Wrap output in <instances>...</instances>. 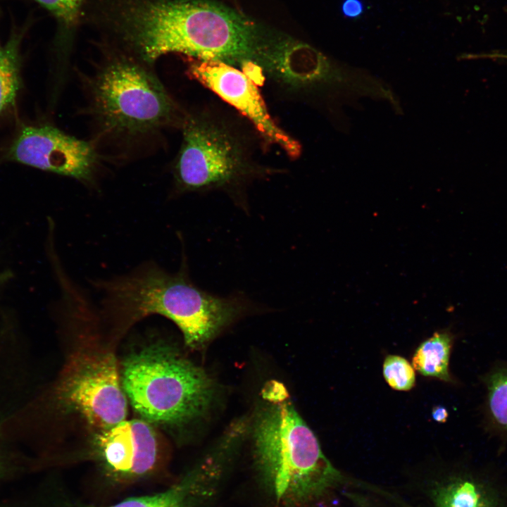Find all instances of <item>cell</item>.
Listing matches in <instances>:
<instances>
[{
  "label": "cell",
  "mask_w": 507,
  "mask_h": 507,
  "mask_svg": "<svg viewBox=\"0 0 507 507\" xmlns=\"http://www.w3.org/2000/svg\"><path fill=\"white\" fill-rule=\"evenodd\" d=\"M97 17L110 45L149 66L174 53L242 68L265 25L213 0H101Z\"/></svg>",
  "instance_id": "1"
},
{
  "label": "cell",
  "mask_w": 507,
  "mask_h": 507,
  "mask_svg": "<svg viewBox=\"0 0 507 507\" xmlns=\"http://www.w3.org/2000/svg\"><path fill=\"white\" fill-rule=\"evenodd\" d=\"M91 284L99 294V315L113 334L124 333L147 316L159 315L176 325L192 349L203 348L247 311L241 293L220 296L194 284L185 259L175 273L150 261L128 273Z\"/></svg>",
  "instance_id": "2"
},
{
  "label": "cell",
  "mask_w": 507,
  "mask_h": 507,
  "mask_svg": "<svg viewBox=\"0 0 507 507\" xmlns=\"http://www.w3.org/2000/svg\"><path fill=\"white\" fill-rule=\"evenodd\" d=\"M252 439L257 477L277 507H307L347 480L325 456L277 380L261 390Z\"/></svg>",
  "instance_id": "3"
},
{
  "label": "cell",
  "mask_w": 507,
  "mask_h": 507,
  "mask_svg": "<svg viewBox=\"0 0 507 507\" xmlns=\"http://www.w3.org/2000/svg\"><path fill=\"white\" fill-rule=\"evenodd\" d=\"M104 51L90 85L92 113L102 135L132 141L181 127L185 115L149 65L116 49Z\"/></svg>",
  "instance_id": "4"
},
{
  "label": "cell",
  "mask_w": 507,
  "mask_h": 507,
  "mask_svg": "<svg viewBox=\"0 0 507 507\" xmlns=\"http://www.w3.org/2000/svg\"><path fill=\"white\" fill-rule=\"evenodd\" d=\"M120 371L132 408L152 425H184L203 415L214 399L215 384L207 373L166 344L130 354Z\"/></svg>",
  "instance_id": "5"
},
{
  "label": "cell",
  "mask_w": 507,
  "mask_h": 507,
  "mask_svg": "<svg viewBox=\"0 0 507 507\" xmlns=\"http://www.w3.org/2000/svg\"><path fill=\"white\" fill-rule=\"evenodd\" d=\"M89 303V298H81L85 344L70 354L57 394L63 408L77 417L94 435L127 418L128 401L113 352L96 344L99 314L92 329L89 344H86V318Z\"/></svg>",
  "instance_id": "6"
},
{
  "label": "cell",
  "mask_w": 507,
  "mask_h": 507,
  "mask_svg": "<svg viewBox=\"0 0 507 507\" xmlns=\"http://www.w3.org/2000/svg\"><path fill=\"white\" fill-rule=\"evenodd\" d=\"M182 142L174 167L180 193L224 189L242 208L237 189L251 177L244 145L224 124L202 114L185 115Z\"/></svg>",
  "instance_id": "7"
},
{
  "label": "cell",
  "mask_w": 507,
  "mask_h": 507,
  "mask_svg": "<svg viewBox=\"0 0 507 507\" xmlns=\"http://www.w3.org/2000/svg\"><path fill=\"white\" fill-rule=\"evenodd\" d=\"M263 75L292 92H308L344 80L325 55L287 34L265 27L252 61Z\"/></svg>",
  "instance_id": "8"
},
{
  "label": "cell",
  "mask_w": 507,
  "mask_h": 507,
  "mask_svg": "<svg viewBox=\"0 0 507 507\" xmlns=\"http://www.w3.org/2000/svg\"><path fill=\"white\" fill-rule=\"evenodd\" d=\"M189 58L187 73L234 107L263 138L292 158L301 154L299 143L271 118L257 85L242 70L222 62Z\"/></svg>",
  "instance_id": "9"
},
{
  "label": "cell",
  "mask_w": 507,
  "mask_h": 507,
  "mask_svg": "<svg viewBox=\"0 0 507 507\" xmlns=\"http://www.w3.org/2000/svg\"><path fill=\"white\" fill-rule=\"evenodd\" d=\"M9 158L45 171L94 181L98 155L93 145L49 126L24 127L8 151Z\"/></svg>",
  "instance_id": "10"
},
{
  "label": "cell",
  "mask_w": 507,
  "mask_h": 507,
  "mask_svg": "<svg viewBox=\"0 0 507 507\" xmlns=\"http://www.w3.org/2000/svg\"><path fill=\"white\" fill-rule=\"evenodd\" d=\"M92 439L96 458L113 479H139L157 465L160 453L158 434L152 424L142 418H126L93 435Z\"/></svg>",
  "instance_id": "11"
},
{
  "label": "cell",
  "mask_w": 507,
  "mask_h": 507,
  "mask_svg": "<svg viewBox=\"0 0 507 507\" xmlns=\"http://www.w3.org/2000/svg\"><path fill=\"white\" fill-rule=\"evenodd\" d=\"M40 6L53 18L56 27L54 48L62 68L68 63L80 25L84 0H30Z\"/></svg>",
  "instance_id": "12"
},
{
  "label": "cell",
  "mask_w": 507,
  "mask_h": 507,
  "mask_svg": "<svg viewBox=\"0 0 507 507\" xmlns=\"http://www.w3.org/2000/svg\"><path fill=\"white\" fill-rule=\"evenodd\" d=\"M12 28L8 39L0 48V114L13 105L20 87V45L29 28Z\"/></svg>",
  "instance_id": "13"
},
{
  "label": "cell",
  "mask_w": 507,
  "mask_h": 507,
  "mask_svg": "<svg viewBox=\"0 0 507 507\" xmlns=\"http://www.w3.org/2000/svg\"><path fill=\"white\" fill-rule=\"evenodd\" d=\"M449 332H436L422 342L412 358L413 367L421 375L450 382L449 361L452 345Z\"/></svg>",
  "instance_id": "14"
},
{
  "label": "cell",
  "mask_w": 507,
  "mask_h": 507,
  "mask_svg": "<svg viewBox=\"0 0 507 507\" xmlns=\"http://www.w3.org/2000/svg\"><path fill=\"white\" fill-rule=\"evenodd\" d=\"M201 498L197 472L189 473L168 490L155 495L134 497L108 507H192Z\"/></svg>",
  "instance_id": "15"
},
{
  "label": "cell",
  "mask_w": 507,
  "mask_h": 507,
  "mask_svg": "<svg viewBox=\"0 0 507 507\" xmlns=\"http://www.w3.org/2000/svg\"><path fill=\"white\" fill-rule=\"evenodd\" d=\"M435 507H494L484 492L475 483L458 480L434 490Z\"/></svg>",
  "instance_id": "16"
},
{
  "label": "cell",
  "mask_w": 507,
  "mask_h": 507,
  "mask_svg": "<svg viewBox=\"0 0 507 507\" xmlns=\"http://www.w3.org/2000/svg\"><path fill=\"white\" fill-rule=\"evenodd\" d=\"M487 405L492 421L507 433V369H500L487 377Z\"/></svg>",
  "instance_id": "17"
},
{
  "label": "cell",
  "mask_w": 507,
  "mask_h": 507,
  "mask_svg": "<svg viewBox=\"0 0 507 507\" xmlns=\"http://www.w3.org/2000/svg\"><path fill=\"white\" fill-rule=\"evenodd\" d=\"M383 375L387 384L396 390H410L415 382L413 367L406 359L396 355H389L385 358Z\"/></svg>",
  "instance_id": "18"
},
{
  "label": "cell",
  "mask_w": 507,
  "mask_h": 507,
  "mask_svg": "<svg viewBox=\"0 0 507 507\" xmlns=\"http://www.w3.org/2000/svg\"><path fill=\"white\" fill-rule=\"evenodd\" d=\"M365 11V5L362 0H343L341 12L344 17L349 19L360 18Z\"/></svg>",
  "instance_id": "19"
},
{
  "label": "cell",
  "mask_w": 507,
  "mask_h": 507,
  "mask_svg": "<svg viewBox=\"0 0 507 507\" xmlns=\"http://www.w3.org/2000/svg\"><path fill=\"white\" fill-rule=\"evenodd\" d=\"M432 415L433 419L438 423H445L448 418L447 410L440 406H437L433 408Z\"/></svg>",
  "instance_id": "20"
},
{
  "label": "cell",
  "mask_w": 507,
  "mask_h": 507,
  "mask_svg": "<svg viewBox=\"0 0 507 507\" xmlns=\"http://www.w3.org/2000/svg\"><path fill=\"white\" fill-rule=\"evenodd\" d=\"M0 15H1V10H0ZM1 46L0 45V48H1Z\"/></svg>",
  "instance_id": "21"
}]
</instances>
